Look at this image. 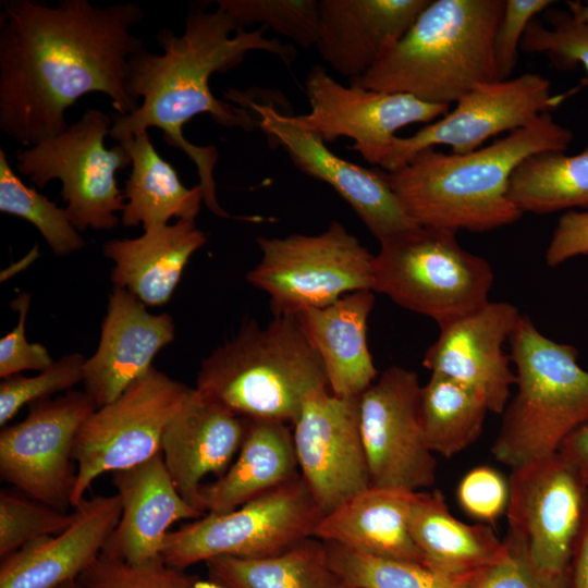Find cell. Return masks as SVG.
Returning a JSON list of instances; mask_svg holds the SVG:
<instances>
[{
	"label": "cell",
	"instance_id": "d6986e66",
	"mask_svg": "<svg viewBox=\"0 0 588 588\" xmlns=\"http://www.w3.org/2000/svg\"><path fill=\"white\" fill-rule=\"evenodd\" d=\"M520 313L509 302H489L475 313L440 328L422 366L478 394L488 411L502 414L516 375L503 351Z\"/></svg>",
	"mask_w": 588,
	"mask_h": 588
},
{
	"label": "cell",
	"instance_id": "f907efd6",
	"mask_svg": "<svg viewBox=\"0 0 588 588\" xmlns=\"http://www.w3.org/2000/svg\"><path fill=\"white\" fill-rule=\"evenodd\" d=\"M60 588H82L81 585L78 584V581H73V583H70V584H66Z\"/></svg>",
	"mask_w": 588,
	"mask_h": 588
},
{
	"label": "cell",
	"instance_id": "9a60e30c",
	"mask_svg": "<svg viewBox=\"0 0 588 588\" xmlns=\"http://www.w3.org/2000/svg\"><path fill=\"white\" fill-rule=\"evenodd\" d=\"M564 98L565 95H552L550 81L539 73L478 85L445 115L412 136H396L383 151L378 167L394 171L419 151L439 145L449 146L452 154L474 151L491 137L530 124Z\"/></svg>",
	"mask_w": 588,
	"mask_h": 588
},
{
	"label": "cell",
	"instance_id": "1f68e13d",
	"mask_svg": "<svg viewBox=\"0 0 588 588\" xmlns=\"http://www.w3.org/2000/svg\"><path fill=\"white\" fill-rule=\"evenodd\" d=\"M509 197L523 213L588 209V146L572 156L563 150L529 156L511 175Z\"/></svg>",
	"mask_w": 588,
	"mask_h": 588
},
{
	"label": "cell",
	"instance_id": "f35d334b",
	"mask_svg": "<svg viewBox=\"0 0 588 588\" xmlns=\"http://www.w3.org/2000/svg\"><path fill=\"white\" fill-rule=\"evenodd\" d=\"M546 26L534 19L522 39L526 53H542L558 68L569 69L580 64L588 73V23L574 20L567 11H548Z\"/></svg>",
	"mask_w": 588,
	"mask_h": 588
},
{
	"label": "cell",
	"instance_id": "c3c4849f",
	"mask_svg": "<svg viewBox=\"0 0 588 588\" xmlns=\"http://www.w3.org/2000/svg\"><path fill=\"white\" fill-rule=\"evenodd\" d=\"M566 4L567 12L574 20L588 23V1H567Z\"/></svg>",
	"mask_w": 588,
	"mask_h": 588
},
{
	"label": "cell",
	"instance_id": "5bb4252c",
	"mask_svg": "<svg viewBox=\"0 0 588 588\" xmlns=\"http://www.w3.org/2000/svg\"><path fill=\"white\" fill-rule=\"evenodd\" d=\"M97 408L84 391L29 404L27 416L0 433V475L23 494L64 511L76 481V434Z\"/></svg>",
	"mask_w": 588,
	"mask_h": 588
},
{
	"label": "cell",
	"instance_id": "d590c367",
	"mask_svg": "<svg viewBox=\"0 0 588 588\" xmlns=\"http://www.w3.org/2000/svg\"><path fill=\"white\" fill-rule=\"evenodd\" d=\"M216 3L244 28L259 24L303 49L316 47L320 22L317 0H218Z\"/></svg>",
	"mask_w": 588,
	"mask_h": 588
},
{
	"label": "cell",
	"instance_id": "bcb514c9",
	"mask_svg": "<svg viewBox=\"0 0 588 588\" xmlns=\"http://www.w3.org/2000/svg\"><path fill=\"white\" fill-rule=\"evenodd\" d=\"M565 588H588V500L565 572Z\"/></svg>",
	"mask_w": 588,
	"mask_h": 588
},
{
	"label": "cell",
	"instance_id": "f6af8a7d",
	"mask_svg": "<svg viewBox=\"0 0 588 588\" xmlns=\"http://www.w3.org/2000/svg\"><path fill=\"white\" fill-rule=\"evenodd\" d=\"M588 254V211L563 213L553 230L546 250V264L558 267L577 256Z\"/></svg>",
	"mask_w": 588,
	"mask_h": 588
},
{
	"label": "cell",
	"instance_id": "2e32d148",
	"mask_svg": "<svg viewBox=\"0 0 588 588\" xmlns=\"http://www.w3.org/2000/svg\"><path fill=\"white\" fill-rule=\"evenodd\" d=\"M304 86L310 111L289 115L290 121L324 143L351 138L354 144L350 148L375 166L399 130L414 123L429 124L445 115L451 107L407 94L345 86L319 64L310 68Z\"/></svg>",
	"mask_w": 588,
	"mask_h": 588
},
{
	"label": "cell",
	"instance_id": "74e56055",
	"mask_svg": "<svg viewBox=\"0 0 588 588\" xmlns=\"http://www.w3.org/2000/svg\"><path fill=\"white\" fill-rule=\"evenodd\" d=\"M87 358L79 353L63 355L38 375H14L0 383V425L7 424L26 404L49 399L61 391H70L84 380Z\"/></svg>",
	"mask_w": 588,
	"mask_h": 588
},
{
	"label": "cell",
	"instance_id": "681fc988",
	"mask_svg": "<svg viewBox=\"0 0 588 588\" xmlns=\"http://www.w3.org/2000/svg\"><path fill=\"white\" fill-rule=\"evenodd\" d=\"M192 588H224V587L211 579L200 580L196 578L192 585Z\"/></svg>",
	"mask_w": 588,
	"mask_h": 588
},
{
	"label": "cell",
	"instance_id": "603a6c76",
	"mask_svg": "<svg viewBox=\"0 0 588 588\" xmlns=\"http://www.w3.org/2000/svg\"><path fill=\"white\" fill-rule=\"evenodd\" d=\"M122 502L119 524L102 552L137 565L160 558L172 524L206 513L181 497L161 452L134 467L112 473Z\"/></svg>",
	"mask_w": 588,
	"mask_h": 588
},
{
	"label": "cell",
	"instance_id": "8fae6325",
	"mask_svg": "<svg viewBox=\"0 0 588 588\" xmlns=\"http://www.w3.org/2000/svg\"><path fill=\"white\" fill-rule=\"evenodd\" d=\"M193 390L152 367L114 401L97 407L75 438L72 506L85 499L100 475L134 467L160 453L168 424Z\"/></svg>",
	"mask_w": 588,
	"mask_h": 588
},
{
	"label": "cell",
	"instance_id": "4fadbf2b",
	"mask_svg": "<svg viewBox=\"0 0 588 588\" xmlns=\"http://www.w3.org/2000/svg\"><path fill=\"white\" fill-rule=\"evenodd\" d=\"M420 390L416 371L392 366L357 396L371 487L418 492L436 481L437 462L420 419Z\"/></svg>",
	"mask_w": 588,
	"mask_h": 588
},
{
	"label": "cell",
	"instance_id": "44dd1931",
	"mask_svg": "<svg viewBox=\"0 0 588 588\" xmlns=\"http://www.w3.org/2000/svg\"><path fill=\"white\" fill-rule=\"evenodd\" d=\"M174 332L169 314L152 315L131 292L114 286L97 351L84 368L85 392L96 406L114 401L148 372L156 354L173 341Z\"/></svg>",
	"mask_w": 588,
	"mask_h": 588
},
{
	"label": "cell",
	"instance_id": "7bdbcfd3",
	"mask_svg": "<svg viewBox=\"0 0 588 588\" xmlns=\"http://www.w3.org/2000/svg\"><path fill=\"white\" fill-rule=\"evenodd\" d=\"M505 544L502 559L486 568L473 588H565V576L542 574L515 538L507 535Z\"/></svg>",
	"mask_w": 588,
	"mask_h": 588
},
{
	"label": "cell",
	"instance_id": "cb8c5ba5",
	"mask_svg": "<svg viewBox=\"0 0 588 588\" xmlns=\"http://www.w3.org/2000/svg\"><path fill=\"white\" fill-rule=\"evenodd\" d=\"M246 426L247 419L205 397L195 388L168 424L161 454L179 493L196 509L200 510L203 479L208 475L219 478L228 470L240 451Z\"/></svg>",
	"mask_w": 588,
	"mask_h": 588
},
{
	"label": "cell",
	"instance_id": "7402d4cb",
	"mask_svg": "<svg viewBox=\"0 0 588 588\" xmlns=\"http://www.w3.org/2000/svg\"><path fill=\"white\" fill-rule=\"evenodd\" d=\"M431 0H320L316 48L350 81L363 76L411 29Z\"/></svg>",
	"mask_w": 588,
	"mask_h": 588
},
{
	"label": "cell",
	"instance_id": "f546056e",
	"mask_svg": "<svg viewBox=\"0 0 588 588\" xmlns=\"http://www.w3.org/2000/svg\"><path fill=\"white\" fill-rule=\"evenodd\" d=\"M132 159V171L125 181L127 199L121 221L125 226L143 224L145 231L169 224L173 217L195 220L204 191L199 184L187 188L176 170L155 149L148 131L122 142Z\"/></svg>",
	"mask_w": 588,
	"mask_h": 588
},
{
	"label": "cell",
	"instance_id": "83f0119b",
	"mask_svg": "<svg viewBox=\"0 0 588 588\" xmlns=\"http://www.w3.org/2000/svg\"><path fill=\"white\" fill-rule=\"evenodd\" d=\"M298 475L293 431L287 424L247 419L234 462L222 476L201 485L199 509L211 514L231 512Z\"/></svg>",
	"mask_w": 588,
	"mask_h": 588
},
{
	"label": "cell",
	"instance_id": "b9f144b4",
	"mask_svg": "<svg viewBox=\"0 0 588 588\" xmlns=\"http://www.w3.org/2000/svg\"><path fill=\"white\" fill-rule=\"evenodd\" d=\"M555 3L552 0H505L493 40L497 81H506L515 70L522 39L536 15Z\"/></svg>",
	"mask_w": 588,
	"mask_h": 588
},
{
	"label": "cell",
	"instance_id": "ee69618b",
	"mask_svg": "<svg viewBox=\"0 0 588 588\" xmlns=\"http://www.w3.org/2000/svg\"><path fill=\"white\" fill-rule=\"evenodd\" d=\"M30 295L21 293L12 307L20 313L16 327L0 340V377L14 376L24 370L47 369L53 363L48 350L40 343H29L25 334V321Z\"/></svg>",
	"mask_w": 588,
	"mask_h": 588
},
{
	"label": "cell",
	"instance_id": "e575fe53",
	"mask_svg": "<svg viewBox=\"0 0 588 588\" xmlns=\"http://www.w3.org/2000/svg\"><path fill=\"white\" fill-rule=\"evenodd\" d=\"M0 211L34 224L58 256H68L84 246L66 210L25 185L12 170L7 152L0 148Z\"/></svg>",
	"mask_w": 588,
	"mask_h": 588
},
{
	"label": "cell",
	"instance_id": "3957f363",
	"mask_svg": "<svg viewBox=\"0 0 588 588\" xmlns=\"http://www.w3.org/2000/svg\"><path fill=\"white\" fill-rule=\"evenodd\" d=\"M573 133L543 112L530 124L467 154L427 148L385 177L404 211L419 226L488 232L515 223L523 212L509 197L514 170L529 156L563 150Z\"/></svg>",
	"mask_w": 588,
	"mask_h": 588
},
{
	"label": "cell",
	"instance_id": "d6a6232c",
	"mask_svg": "<svg viewBox=\"0 0 588 588\" xmlns=\"http://www.w3.org/2000/svg\"><path fill=\"white\" fill-rule=\"evenodd\" d=\"M419 409L428 448L448 458L479 438L489 412L474 391L436 373L421 385Z\"/></svg>",
	"mask_w": 588,
	"mask_h": 588
},
{
	"label": "cell",
	"instance_id": "4dcf8cb0",
	"mask_svg": "<svg viewBox=\"0 0 588 588\" xmlns=\"http://www.w3.org/2000/svg\"><path fill=\"white\" fill-rule=\"evenodd\" d=\"M224 588H350L330 565L326 542L309 537L268 558L216 556L206 562Z\"/></svg>",
	"mask_w": 588,
	"mask_h": 588
},
{
	"label": "cell",
	"instance_id": "277c9868",
	"mask_svg": "<svg viewBox=\"0 0 588 588\" xmlns=\"http://www.w3.org/2000/svg\"><path fill=\"white\" fill-rule=\"evenodd\" d=\"M505 0H431L406 35L350 84L451 106L497 81L493 40Z\"/></svg>",
	"mask_w": 588,
	"mask_h": 588
},
{
	"label": "cell",
	"instance_id": "ffe728a7",
	"mask_svg": "<svg viewBox=\"0 0 588 588\" xmlns=\"http://www.w3.org/2000/svg\"><path fill=\"white\" fill-rule=\"evenodd\" d=\"M121 513L118 493L85 498L64 530L1 558L0 588H60L76 581L101 554Z\"/></svg>",
	"mask_w": 588,
	"mask_h": 588
},
{
	"label": "cell",
	"instance_id": "9c48e42d",
	"mask_svg": "<svg viewBox=\"0 0 588 588\" xmlns=\"http://www.w3.org/2000/svg\"><path fill=\"white\" fill-rule=\"evenodd\" d=\"M322 516L298 475L231 512L206 513L170 531L160 556L179 569L221 555L268 558L313 537Z\"/></svg>",
	"mask_w": 588,
	"mask_h": 588
},
{
	"label": "cell",
	"instance_id": "7c38bea8",
	"mask_svg": "<svg viewBox=\"0 0 588 588\" xmlns=\"http://www.w3.org/2000/svg\"><path fill=\"white\" fill-rule=\"evenodd\" d=\"M509 487V535L542 574L564 577L588 500L580 471L558 452L511 468Z\"/></svg>",
	"mask_w": 588,
	"mask_h": 588
},
{
	"label": "cell",
	"instance_id": "ba28073f",
	"mask_svg": "<svg viewBox=\"0 0 588 588\" xmlns=\"http://www.w3.org/2000/svg\"><path fill=\"white\" fill-rule=\"evenodd\" d=\"M260 261L247 281L270 297L274 316L331 305L346 294L372 291L373 256L339 221L319 234L258 237Z\"/></svg>",
	"mask_w": 588,
	"mask_h": 588
},
{
	"label": "cell",
	"instance_id": "8d00e7d4",
	"mask_svg": "<svg viewBox=\"0 0 588 588\" xmlns=\"http://www.w3.org/2000/svg\"><path fill=\"white\" fill-rule=\"evenodd\" d=\"M73 513L54 509L25 494L0 493V555L19 550L36 539L64 530Z\"/></svg>",
	"mask_w": 588,
	"mask_h": 588
},
{
	"label": "cell",
	"instance_id": "8992f818",
	"mask_svg": "<svg viewBox=\"0 0 588 588\" xmlns=\"http://www.w3.org/2000/svg\"><path fill=\"white\" fill-rule=\"evenodd\" d=\"M509 342L517 392L502 413L491 453L514 468L558 453L588 424V371L574 346L542 334L527 315L520 314Z\"/></svg>",
	"mask_w": 588,
	"mask_h": 588
},
{
	"label": "cell",
	"instance_id": "30bf717a",
	"mask_svg": "<svg viewBox=\"0 0 588 588\" xmlns=\"http://www.w3.org/2000/svg\"><path fill=\"white\" fill-rule=\"evenodd\" d=\"M111 126V115L86 109L59 135L15 155L17 171L39 188L61 181L66 213L78 232L115 228L120 222L115 212L125 207L115 172L130 167L132 159L123 144L105 147Z\"/></svg>",
	"mask_w": 588,
	"mask_h": 588
},
{
	"label": "cell",
	"instance_id": "d4e9b609",
	"mask_svg": "<svg viewBox=\"0 0 588 588\" xmlns=\"http://www.w3.org/2000/svg\"><path fill=\"white\" fill-rule=\"evenodd\" d=\"M373 304V291H357L326 307L294 315L322 363L330 392L336 396L357 397L377 379L367 343Z\"/></svg>",
	"mask_w": 588,
	"mask_h": 588
},
{
	"label": "cell",
	"instance_id": "ac0fdd59",
	"mask_svg": "<svg viewBox=\"0 0 588 588\" xmlns=\"http://www.w3.org/2000/svg\"><path fill=\"white\" fill-rule=\"evenodd\" d=\"M292 431L299 475L323 515L370 487L357 397L310 392Z\"/></svg>",
	"mask_w": 588,
	"mask_h": 588
},
{
	"label": "cell",
	"instance_id": "7dc6e473",
	"mask_svg": "<svg viewBox=\"0 0 588 588\" xmlns=\"http://www.w3.org/2000/svg\"><path fill=\"white\" fill-rule=\"evenodd\" d=\"M559 453L578 468L588 486V424L574 431L562 443Z\"/></svg>",
	"mask_w": 588,
	"mask_h": 588
},
{
	"label": "cell",
	"instance_id": "6da1fadb",
	"mask_svg": "<svg viewBox=\"0 0 588 588\" xmlns=\"http://www.w3.org/2000/svg\"><path fill=\"white\" fill-rule=\"evenodd\" d=\"M135 2L5 0L0 11V128L24 147L62 133L65 111L89 93L108 96L117 113L139 105L127 93L128 60L144 48L131 29Z\"/></svg>",
	"mask_w": 588,
	"mask_h": 588
},
{
	"label": "cell",
	"instance_id": "52a82bcc",
	"mask_svg": "<svg viewBox=\"0 0 588 588\" xmlns=\"http://www.w3.org/2000/svg\"><path fill=\"white\" fill-rule=\"evenodd\" d=\"M379 244L372 291L431 318L439 328L490 302L492 268L461 246L456 232L417 225Z\"/></svg>",
	"mask_w": 588,
	"mask_h": 588
},
{
	"label": "cell",
	"instance_id": "f1b7e54d",
	"mask_svg": "<svg viewBox=\"0 0 588 588\" xmlns=\"http://www.w3.org/2000/svg\"><path fill=\"white\" fill-rule=\"evenodd\" d=\"M408 525L426 565L439 572L482 571L505 553V540H500L490 525H470L454 517L439 490L414 493Z\"/></svg>",
	"mask_w": 588,
	"mask_h": 588
},
{
	"label": "cell",
	"instance_id": "836d02e7",
	"mask_svg": "<svg viewBox=\"0 0 588 588\" xmlns=\"http://www.w3.org/2000/svg\"><path fill=\"white\" fill-rule=\"evenodd\" d=\"M326 544L331 567L350 588H473L485 571L448 574L415 562L375 558L336 543Z\"/></svg>",
	"mask_w": 588,
	"mask_h": 588
},
{
	"label": "cell",
	"instance_id": "7a4b0ae2",
	"mask_svg": "<svg viewBox=\"0 0 588 588\" xmlns=\"http://www.w3.org/2000/svg\"><path fill=\"white\" fill-rule=\"evenodd\" d=\"M208 3L188 4L182 35H175L171 28L157 32L161 53L142 48L131 56L126 89L139 107L125 115L113 112L109 136L119 143L149 127L160 128L163 140L181 149L196 166L208 209L231 218L217 201V148L191 143L183 135V126L197 114L207 113L224 127H257L255 117L246 109L213 96L210 76L238 66L252 51L273 54L286 66L292 65L297 52L290 42L267 38L264 27L247 30L222 9L208 11Z\"/></svg>",
	"mask_w": 588,
	"mask_h": 588
},
{
	"label": "cell",
	"instance_id": "ab89813d",
	"mask_svg": "<svg viewBox=\"0 0 588 588\" xmlns=\"http://www.w3.org/2000/svg\"><path fill=\"white\" fill-rule=\"evenodd\" d=\"M194 579L161 556L133 565L101 552L77 581L82 588H191Z\"/></svg>",
	"mask_w": 588,
	"mask_h": 588
},
{
	"label": "cell",
	"instance_id": "e0dca14e",
	"mask_svg": "<svg viewBox=\"0 0 588 588\" xmlns=\"http://www.w3.org/2000/svg\"><path fill=\"white\" fill-rule=\"evenodd\" d=\"M224 95L244 109L249 108L257 127L268 139L282 147L301 172L330 185L378 242L417 226L404 211L383 170L366 169L339 157L318 135L294 125L272 103H260L246 91L235 89Z\"/></svg>",
	"mask_w": 588,
	"mask_h": 588
},
{
	"label": "cell",
	"instance_id": "4316f807",
	"mask_svg": "<svg viewBox=\"0 0 588 588\" xmlns=\"http://www.w3.org/2000/svg\"><path fill=\"white\" fill-rule=\"evenodd\" d=\"M206 242L195 220L181 219L135 238L108 241L103 255L114 262V286L127 290L145 305L162 306L171 298L192 255Z\"/></svg>",
	"mask_w": 588,
	"mask_h": 588
},
{
	"label": "cell",
	"instance_id": "484cf974",
	"mask_svg": "<svg viewBox=\"0 0 588 588\" xmlns=\"http://www.w3.org/2000/svg\"><path fill=\"white\" fill-rule=\"evenodd\" d=\"M414 493L370 486L324 514L313 537L370 556L426 565L408 525Z\"/></svg>",
	"mask_w": 588,
	"mask_h": 588
},
{
	"label": "cell",
	"instance_id": "60d3db41",
	"mask_svg": "<svg viewBox=\"0 0 588 588\" xmlns=\"http://www.w3.org/2000/svg\"><path fill=\"white\" fill-rule=\"evenodd\" d=\"M456 497L466 514L483 524H491L506 512L509 479L490 466H477L463 476Z\"/></svg>",
	"mask_w": 588,
	"mask_h": 588
},
{
	"label": "cell",
	"instance_id": "5b68a950",
	"mask_svg": "<svg viewBox=\"0 0 588 588\" xmlns=\"http://www.w3.org/2000/svg\"><path fill=\"white\" fill-rule=\"evenodd\" d=\"M195 389L238 417L293 425L306 396L329 387L296 317L277 315L266 326L247 322L213 350L201 363Z\"/></svg>",
	"mask_w": 588,
	"mask_h": 588
}]
</instances>
